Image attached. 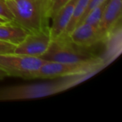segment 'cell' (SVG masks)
<instances>
[{
	"instance_id": "18",
	"label": "cell",
	"mask_w": 122,
	"mask_h": 122,
	"mask_svg": "<svg viewBox=\"0 0 122 122\" xmlns=\"http://www.w3.org/2000/svg\"><path fill=\"white\" fill-rule=\"evenodd\" d=\"M8 21H8V20H6V19H4V18L0 16V24H1V23H5V22H8Z\"/></svg>"
},
{
	"instance_id": "2",
	"label": "cell",
	"mask_w": 122,
	"mask_h": 122,
	"mask_svg": "<svg viewBox=\"0 0 122 122\" xmlns=\"http://www.w3.org/2000/svg\"><path fill=\"white\" fill-rule=\"evenodd\" d=\"M13 21L28 32L49 26L51 8L49 0H5Z\"/></svg>"
},
{
	"instance_id": "5",
	"label": "cell",
	"mask_w": 122,
	"mask_h": 122,
	"mask_svg": "<svg viewBox=\"0 0 122 122\" xmlns=\"http://www.w3.org/2000/svg\"><path fill=\"white\" fill-rule=\"evenodd\" d=\"M47 61L24 54L9 53L0 54V69L8 76L29 79V76L38 71Z\"/></svg>"
},
{
	"instance_id": "7",
	"label": "cell",
	"mask_w": 122,
	"mask_h": 122,
	"mask_svg": "<svg viewBox=\"0 0 122 122\" xmlns=\"http://www.w3.org/2000/svg\"><path fill=\"white\" fill-rule=\"evenodd\" d=\"M66 36L76 46L86 49L100 42L106 41V37L99 28L87 23L78 24Z\"/></svg>"
},
{
	"instance_id": "15",
	"label": "cell",
	"mask_w": 122,
	"mask_h": 122,
	"mask_svg": "<svg viewBox=\"0 0 122 122\" xmlns=\"http://www.w3.org/2000/svg\"><path fill=\"white\" fill-rule=\"evenodd\" d=\"M15 46V44H13L9 42L0 41V54L14 53Z\"/></svg>"
},
{
	"instance_id": "8",
	"label": "cell",
	"mask_w": 122,
	"mask_h": 122,
	"mask_svg": "<svg viewBox=\"0 0 122 122\" xmlns=\"http://www.w3.org/2000/svg\"><path fill=\"white\" fill-rule=\"evenodd\" d=\"M76 2L77 0H70L52 16V24L49 26L52 40L64 35L72 19Z\"/></svg>"
},
{
	"instance_id": "14",
	"label": "cell",
	"mask_w": 122,
	"mask_h": 122,
	"mask_svg": "<svg viewBox=\"0 0 122 122\" xmlns=\"http://www.w3.org/2000/svg\"><path fill=\"white\" fill-rule=\"evenodd\" d=\"M51 8V19L52 16L64 5L68 3L70 0H49Z\"/></svg>"
},
{
	"instance_id": "3",
	"label": "cell",
	"mask_w": 122,
	"mask_h": 122,
	"mask_svg": "<svg viewBox=\"0 0 122 122\" xmlns=\"http://www.w3.org/2000/svg\"><path fill=\"white\" fill-rule=\"evenodd\" d=\"M40 58L47 61L66 64L105 63L107 64L104 58L94 54L89 49L76 46L67 36L52 40L47 51Z\"/></svg>"
},
{
	"instance_id": "1",
	"label": "cell",
	"mask_w": 122,
	"mask_h": 122,
	"mask_svg": "<svg viewBox=\"0 0 122 122\" xmlns=\"http://www.w3.org/2000/svg\"><path fill=\"white\" fill-rule=\"evenodd\" d=\"M95 74L62 77L49 82H39L0 87V102L36 99L64 92L84 81Z\"/></svg>"
},
{
	"instance_id": "11",
	"label": "cell",
	"mask_w": 122,
	"mask_h": 122,
	"mask_svg": "<svg viewBox=\"0 0 122 122\" xmlns=\"http://www.w3.org/2000/svg\"><path fill=\"white\" fill-rule=\"evenodd\" d=\"M107 1H108V0H106L100 5L94 7L91 11H89L81 19V21L79 22L78 24H79L81 23H87L89 24H91V25H93L94 26L99 28V25L102 20V17L104 15V9L107 6Z\"/></svg>"
},
{
	"instance_id": "16",
	"label": "cell",
	"mask_w": 122,
	"mask_h": 122,
	"mask_svg": "<svg viewBox=\"0 0 122 122\" xmlns=\"http://www.w3.org/2000/svg\"><path fill=\"white\" fill-rule=\"evenodd\" d=\"M106 0H91L90 1V2H89V5H88V6H87V9H86V11H85V13H84V16H82V18L89 11H91L92 9H94V7H96V6H99V5H100L101 4H102L104 1H105ZM81 18V19H82ZM81 21V20H80Z\"/></svg>"
},
{
	"instance_id": "10",
	"label": "cell",
	"mask_w": 122,
	"mask_h": 122,
	"mask_svg": "<svg viewBox=\"0 0 122 122\" xmlns=\"http://www.w3.org/2000/svg\"><path fill=\"white\" fill-rule=\"evenodd\" d=\"M28 31L14 21L0 24V41L18 44L26 36Z\"/></svg>"
},
{
	"instance_id": "17",
	"label": "cell",
	"mask_w": 122,
	"mask_h": 122,
	"mask_svg": "<svg viewBox=\"0 0 122 122\" xmlns=\"http://www.w3.org/2000/svg\"><path fill=\"white\" fill-rule=\"evenodd\" d=\"M6 76H7V74H6V73L0 69V80L4 79V78H6Z\"/></svg>"
},
{
	"instance_id": "9",
	"label": "cell",
	"mask_w": 122,
	"mask_h": 122,
	"mask_svg": "<svg viewBox=\"0 0 122 122\" xmlns=\"http://www.w3.org/2000/svg\"><path fill=\"white\" fill-rule=\"evenodd\" d=\"M122 0H108L104 9L99 29L106 37L109 36L121 24Z\"/></svg>"
},
{
	"instance_id": "13",
	"label": "cell",
	"mask_w": 122,
	"mask_h": 122,
	"mask_svg": "<svg viewBox=\"0 0 122 122\" xmlns=\"http://www.w3.org/2000/svg\"><path fill=\"white\" fill-rule=\"evenodd\" d=\"M0 16L8 21H13V16L5 0H0Z\"/></svg>"
},
{
	"instance_id": "4",
	"label": "cell",
	"mask_w": 122,
	"mask_h": 122,
	"mask_svg": "<svg viewBox=\"0 0 122 122\" xmlns=\"http://www.w3.org/2000/svg\"><path fill=\"white\" fill-rule=\"evenodd\" d=\"M107 64L105 63L66 64L55 61L45 62L38 71L33 73L29 79H56L84 74H97Z\"/></svg>"
},
{
	"instance_id": "12",
	"label": "cell",
	"mask_w": 122,
	"mask_h": 122,
	"mask_svg": "<svg viewBox=\"0 0 122 122\" xmlns=\"http://www.w3.org/2000/svg\"><path fill=\"white\" fill-rule=\"evenodd\" d=\"M90 1L91 0H77L72 19L70 21V23H69L64 36L68 35L74 29V28L79 24V21L84 16V14L87 9V6L90 2Z\"/></svg>"
},
{
	"instance_id": "6",
	"label": "cell",
	"mask_w": 122,
	"mask_h": 122,
	"mask_svg": "<svg viewBox=\"0 0 122 122\" xmlns=\"http://www.w3.org/2000/svg\"><path fill=\"white\" fill-rule=\"evenodd\" d=\"M51 41L49 26L39 30L29 31L25 38L15 46L14 53L40 58L47 51Z\"/></svg>"
}]
</instances>
